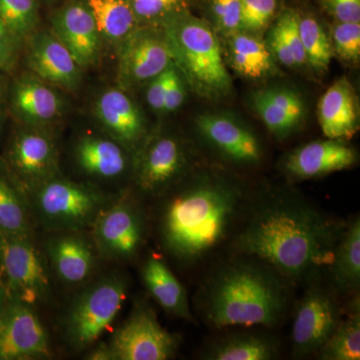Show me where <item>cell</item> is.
Listing matches in <instances>:
<instances>
[{
    "label": "cell",
    "instance_id": "6da1fadb",
    "mask_svg": "<svg viewBox=\"0 0 360 360\" xmlns=\"http://www.w3.org/2000/svg\"><path fill=\"white\" fill-rule=\"evenodd\" d=\"M345 229L309 201L274 195L252 208L233 248L266 262L290 283H312L328 269Z\"/></svg>",
    "mask_w": 360,
    "mask_h": 360
},
{
    "label": "cell",
    "instance_id": "7a4b0ae2",
    "mask_svg": "<svg viewBox=\"0 0 360 360\" xmlns=\"http://www.w3.org/2000/svg\"><path fill=\"white\" fill-rule=\"evenodd\" d=\"M156 231L162 250L181 264H193L221 245L245 207L238 184L202 174L160 196Z\"/></svg>",
    "mask_w": 360,
    "mask_h": 360
},
{
    "label": "cell",
    "instance_id": "3957f363",
    "mask_svg": "<svg viewBox=\"0 0 360 360\" xmlns=\"http://www.w3.org/2000/svg\"><path fill=\"white\" fill-rule=\"evenodd\" d=\"M288 283L266 262L241 255L206 281L198 293V309L213 328L276 326L290 304Z\"/></svg>",
    "mask_w": 360,
    "mask_h": 360
},
{
    "label": "cell",
    "instance_id": "277c9868",
    "mask_svg": "<svg viewBox=\"0 0 360 360\" xmlns=\"http://www.w3.org/2000/svg\"><path fill=\"white\" fill-rule=\"evenodd\" d=\"M172 63L184 82L198 96L221 98L231 90L232 79L212 25L182 9L160 25Z\"/></svg>",
    "mask_w": 360,
    "mask_h": 360
},
{
    "label": "cell",
    "instance_id": "5b68a950",
    "mask_svg": "<svg viewBox=\"0 0 360 360\" xmlns=\"http://www.w3.org/2000/svg\"><path fill=\"white\" fill-rule=\"evenodd\" d=\"M34 224L47 232L85 231L116 194L89 181L66 179L61 174L27 193Z\"/></svg>",
    "mask_w": 360,
    "mask_h": 360
},
{
    "label": "cell",
    "instance_id": "8992f818",
    "mask_svg": "<svg viewBox=\"0 0 360 360\" xmlns=\"http://www.w3.org/2000/svg\"><path fill=\"white\" fill-rule=\"evenodd\" d=\"M127 291L129 281L118 272L84 285L63 316V335L68 345L77 352L91 347L117 317Z\"/></svg>",
    "mask_w": 360,
    "mask_h": 360
},
{
    "label": "cell",
    "instance_id": "52a82bcc",
    "mask_svg": "<svg viewBox=\"0 0 360 360\" xmlns=\"http://www.w3.org/2000/svg\"><path fill=\"white\" fill-rule=\"evenodd\" d=\"M90 231L99 257L113 262L130 260L146 239V213L131 194L120 193L99 213Z\"/></svg>",
    "mask_w": 360,
    "mask_h": 360
},
{
    "label": "cell",
    "instance_id": "ba28073f",
    "mask_svg": "<svg viewBox=\"0 0 360 360\" xmlns=\"http://www.w3.org/2000/svg\"><path fill=\"white\" fill-rule=\"evenodd\" d=\"M191 167L186 144L169 132L149 134L134 156L132 180L144 196L160 198L184 179Z\"/></svg>",
    "mask_w": 360,
    "mask_h": 360
},
{
    "label": "cell",
    "instance_id": "9c48e42d",
    "mask_svg": "<svg viewBox=\"0 0 360 360\" xmlns=\"http://www.w3.org/2000/svg\"><path fill=\"white\" fill-rule=\"evenodd\" d=\"M32 238L0 234V281L8 297L34 307L46 300L51 281Z\"/></svg>",
    "mask_w": 360,
    "mask_h": 360
},
{
    "label": "cell",
    "instance_id": "30bf717a",
    "mask_svg": "<svg viewBox=\"0 0 360 360\" xmlns=\"http://www.w3.org/2000/svg\"><path fill=\"white\" fill-rule=\"evenodd\" d=\"M51 130L15 123L7 141L2 158L26 193L60 174L58 146Z\"/></svg>",
    "mask_w": 360,
    "mask_h": 360
},
{
    "label": "cell",
    "instance_id": "8fae6325",
    "mask_svg": "<svg viewBox=\"0 0 360 360\" xmlns=\"http://www.w3.org/2000/svg\"><path fill=\"white\" fill-rule=\"evenodd\" d=\"M116 53L117 86L129 92L148 84L174 63L160 25H139Z\"/></svg>",
    "mask_w": 360,
    "mask_h": 360
},
{
    "label": "cell",
    "instance_id": "7c38bea8",
    "mask_svg": "<svg viewBox=\"0 0 360 360\" xmlns=\"http://www.w3.org/2000/svg\"><path fill=\"white\" fill-rule=\"evenodd\" d=\"M108 345L113 360H167L174 356L179 338L160 326L153 310L139 304Z\"/></svg>",
    "mask_w": 360,
    "mask_h": 360
},
{
    "label": "cell",
    "instance_id": "4fadbf2b",
    "mask_svg": "<svg viewBox=\"0 0 360 360\" xmlns=\"http://www.w3.org/2000/svg\"><path fill=\"white\" fill-rule=\"evenodd\" d=\"M341 319L342 309L335 292L312 281L296 307L291 330L293 355L302 359L317 354Z\"/></svg>",
    "mask_w": 360,
    "mask_h": 360
},
{
    "label": "cell",
    "instance_id": "5bb4252c",
    "mask_svg": "<svg viewBox=\"0 0 360 360\" xmlns=\"http://www.w3.org/2000/svg\"><path fill=\"white\" fill-rule=\"evenodd\" d=\"M71 158L85 181L118 184L134 172V155L105 132L86 131L78 135L71 146Z\"/></svg>",
    "mask_w": 360,
    "mask_h": 360
},
{
    "label": "cell",
    "instance_id": "9a60e30c",
    "mask_svg": "<svg viewBox=\"0 0 360 360\" xmlns=\"http://www.w3.org/2000/svg\"><path fill=\"white\" fill-rule=\"evenodd\" d=\"M58 89L27 70L8 84L7 110L18 124L52 129L65 117L68 108Z\"/></svg>",
    "mask_w": 360,
    "mask_h": 360
},
{
    "label": "cell",
    "instance_id": "2e32d148",
    "mask_svg": "<svg viewBox=\"0 0 360 360\" xmlns=\"http://www.w3.org/2000/svg\"><path fill=\"white\" fill-rule=\"evenodd\" d=\"M49 336L34 307L7 296L0 310V360L46 359Z\"/></svg>",
    "mask_w": 360,
    "mask_h": 360
},
{
    "label": "cell",
    "instance_id": "e0dca14e",
    "mask_svg": "<svg viewBox=\"0 0 360 360\" xmlns=\"http://www.w3.org/2000/svg\"><path fill=\"white\" fill-rule=\"evenodd\" d=\"M92 113L103 131L134 156L148 137L143 113L129 91L120 86L103 90L92 103Z\"/></svg>",
    "mask_w": 360,
    "mask_h": 360
},
{
    "label": "cell",
    "instance_id": "ac0fdd59",
    "mask_svg": "<svg viewBox=\"0 0 360 360\" xmlns=\"http://www.w3.org/2000/svg\"><path fill=\"white\" fill-rule=\"evenodd\" d=\"M22 47L28 71L56 89L70 92L79 89L84 70L51 30L39 27Z\"/></svg>",
    "mask_w": 360,
    "mask_h": 360
},
{
    "label": "cell",
    "instance_id": "d6986e66",
    "mask_svg": "<svg viewBox=\"0 0 360 360\" xmlns=\"http://www.w3.org/2000/svg\"><path fill=\"white\" fill-rule=\"evenodd\" d=\"M51 25V32L82 70L98 63L103 42L84 0H63L52 13Z\"/></svg>",
    "mask_w": 360,
    "mask_h": 360
},
{
    "label": "cell",
    "instance_id": "ffe728a7",
    "mask_svg": "<svg viewBox=\"0 0 360 360\" xmlns=\"http://www.w3.org/2000/svg\"><path fill=\"white\" fill-rule=\"evenodd\" d=\"M45 255L59 281L66 285L89 283L96 272L98 253L84 231L49 232Z\"/></svg>",
    "mask_w": 360,
    "mask_h": 360
},
{
    "label": "cell",
    "instance_id": "44dd1931",
    "mask_svg": "<svg viewBox=\"0 0 360 360\" xmlns=\"http://www.w3.org/2000/svg\"><path fill=\"white\" fill-rule=\"evenodd\" d=\"M196 127L206 143L225 160L239 165H252L262 160L257 135L232 116L205 113L198 116Z\"/></svg>",
    "mask_w": 360,
    "mask_h": 360
},
{
    "label": "cell",
    "instance_id": "7402d4cb",
    "mask_svg": "<svg viewBox=\"0 0 360 360\" xmlns=\"http://www.w3.org/2000/svg\"><path fill=\"white\" fill-rule=\"evenodd\" d=\"M356 151L342 139L309 142L286 156L283 167L296 179L315 177L347 169L355 165Z\"/></svg>",
    "mask_w": 360,
    "mask_h": 360
},
{
    "label": "cell",
    "instance_id": "603a6c76",
    "mask_svg": "<svg viewBox=\"0 0 360 360\" xmlns=\"http://www.w3.org/2000/svg\"><path fill=\"white\" fill-rule=\"evenodd\" d=\"M319 122L328 139H350L359 125V108L352 84L342 77L336 80L319 103Z\"/></svg>",
    "mask_w": 360,
    "mask_h": 360
},
{
    "label": "cell",
    "instance_id": "cb8c5ba5",
    "mask_svg": "<svg viewBox=\"0 0 360 360\" xmlns=\"http://www.w3.org/2000/svg\"><path fill=\"white\" fill-rule=\"evenodd\" d=\"M253 110L266 129L276 136L284 137L300 127L305 117L304 101L292 89H260L251 98Z\"/></svg>",
    "mask_w": 360,
    "mask_h": 360
},
{
    "label": "cell",
    "instance_id": "d4e9b609",
    "mask_svg": "<svg viewBox=\"0 0 360 360\" xmlns=\"http://www.w3.org/2000/svg\"><path fill=\"white\" fill-rule=\"evenodd\" d=\"M141 278L146 290L168 314L194 321L186 288L163 260L155 255L146 258L141 267Z\"/></svg>",
    "mask_w": 360,
    "mask_h": 360
},
{
    "label": "cell",
    "instance_id": "484cf974",
    "mask_svg": "<svg viewBox=\"0 0 360 360\" xmlns=\"http://www.w3.org/2000/svg\"><path fill=\"white\" fill-rule=\"evenodd\" d=\"M33 227L27 194L0 156V234L32 238Z\"/></svg>",
    "mask_w": 360,
    "mask_h": 360
},
{
    "label": "cell",
    "instance_id": "4316f807",
    "mask_svg": "<svg viewBox=\"0 0 360 360\" xmlns=\"http://www.w3.org/2000/svg\"><path fill=\"white\" fill-rule=\"evenodd\" d=\"M331 285L340 295H357L360 286V221L345 226L328 267Z\"/></svg>",
    "mask_w": 360,
    "mask_h": 360
},
{
    "label": "cell",
    "instance_id": "83f0119b",
    "mask_svg": "<svg viewBox=\"0 0 360 360\" xmlns=\"http://www.w3.org/2000/svg\"><path fill=\"white\" fill-rule=\"evenodd\" d=\"M97 30L108 44L117 51L120 45L139 25L127 0H84Z\"/></svg>",
    "mask_w": 360,
    "mask_h": 360
},
{
    "label": "cell",
    "instance_id": "f1b7e54d",
    "mask_svg": "<svg viewBox=\"0 0 360 360\" xmlns=\"http://www.w3.org/2000/svg\"><path fill=\"white\" fill-rule=\"evenodd\" d=\"M229 61L245 77L262 78L274 71V56L266 44L252 33L238 32L229 35Z\"/></svg>",
    "mask_w": 360,
    "mask_h": 360
},
{
    "label": "cell",
    "instance_id": "f546056e",
    "mask_svg": "<svg viewBox=\"0 0 360 360\" xmlns=\"http://www.w3.org/2000/svg\"><path fill=\"white\" fill-rule=\"evenodd\" d=\"M279 345L272 336L240 333L224 336L206 352L210 360H270L278 355Z\"/></svg>",
    "mask_w": 360,
    "mask_h": 360
},
{
    "label": "cell",
    "instance_id": "4dcf8cb0",
    "mask_svg": "<svg viewBox=\"0 0 360 360\" xmlns=\"http://www.w3.org/2000/svg\"><path fill=\"white\" fill-rule=\"evenodd\" d=\"M270 53L281 65L300 68L307 65L302 39L298 32V13L285 8L272 21L266 41Z\"/></svg>",
    "mask_w": 360,
    "mask_h": 360
},
{
    "label": "cell",
    "instance_id": "1f68e13d",
    "mask_svg": "<svg viewBox=\"0 0 360 360\" xmlns=\"http://www.w3.org/2000/svg\"><path fill=\"white\" fill-rule=\"evenodd\" d=\"M349 314L341 319L335 330L317 355L322 360H359L360 359V311L359 295L350 305Z\"/></svg>",
    "mask_w": 360,
    "mask_h": 360
},
{
    "label": "cell",
    "instance_id": "d6a6232c",
    "mask_svg": "<svg viewBox=\"0 0 360 360\" xmlns=\"http://www.w3.org/2000/svg\"><path fill=\"white\" fill-rule=\"evenodd\" d=\"M297 13L298 32L307 58V65L316 71L326 70L333 53L330 39L316 16L309 13Z\"/></svg>",
    "mask_w": 360,
    "mask_h": 360
},
{
    "label": "cell",
    "instance_id": "836d02e7",
    "mask_svg": "<svg viewBox=\"0 0 360 360\" xmlns=\"http://www.w3.org/2000/svg\"><path fill=\"white\" fill-rule=\"evenodd\" d=\"M0 18L23 46L40 27L39 0H0Z\"/></svg>",
    "mask_w": 360,
    "mask_h": 360
},
{
    "label": "cell",
    "instance_id": "e575fe53",
    "mask_svg": "<svg viewBox=\"0 0 360 360\" xmlns=\"http://www.w3.org/2000/svg\"><path fill=\"white\" fill-rule=\"evenodd\" d=\"M139 25H158L168 16L188 9L191 0H127Z\"/></svg>",
    "mask_w": 360,
    "mask_h": 360
},
{
    "label": "cell",
    "instance_id": "d590c367",
    "mask_svg": "<svg viewBox=\"0 0 360 360\" xmlns=\"http://www.w3.org/2000/svg\"><path fill=\"white\" fill-rule=\"evenodd\" d=\"M278 0H241L240 32H260L276 20Z\"/></svg>",
    "mask_w": 360,
    "mask_h": 360
},
{
    "label": "cell",
    "instance_id": "8d00e7d4",
    "mask_svg": "<svg viewBox=\"0 0 360 360\" xmlns=\"http://www.w3.org/2000/svg\"><path fill=\"white\" fill-rule=\"evenodd\" d=\"M333 51L347 63L360 58V22H336L333 27Z\"/></svg>",
    "mask_w": 360,
    "mask_h": 360
},
{
    "label": "cell",
    "instance_id": "74e56055",
    "mask_svg": "<svg viewBox=\"0 0 360 360\" xmlns=\"http://www.w3.org/2000/svg\"><path fill=\"white\" fill-rule=\"evenodd\" d=\"M213 25L226 35L240 32L241 0H207Z\"/></svg>",
    "mask_w": 360,
    "mask_h": 360
},
{
    "label": "cell",
    "instance_id": "f35d334b",
    "mask_svg": "<svg viewBox=\"0 0 360 360\" xmlns=\"http://www.w3.org/2000/svg\"><path fill=\"white\" fill-rule=\"evenodd\" d=\"M21 49L22 45L0 18V70L6 73L13 71L20 58Z\"/></svg>",
    "mask_w": 360,
    "mask_h": 360
},
{
    "label": "cell",
    "instance_id": "ab89813d",
    "mask_svg": "<svg viewBox=\"0 0 360 360\" xmlns=\"http://www.w3.org/2000/svg\"><path fill=\"white\" fill-rule=\"evenodd\" d=\"M336 22H360V0H319Z\"/></svg>",
    "mask_w": 360,
    "mask_h": 360
},
{
    "label": "cell",
    "instance_id": "60d3db41",
    "mask_svg": "<svg viewBox=\"0 0 360 360\" xmlns=\"http://www.w3.org/2000/svg\"><path fill=\"white\" fill-rule=\"evenodd\" d=\"M186 99V84L179 71L172 65L170 71L167 92H165V104L162 113H170L181 108Z\"/></svg>",
    "mask_w": 360,
    "mask_h": 360
},
{
    "label": "cell",
    "instance_id": "b9f144b4",
    "mask_svg": "<svg viewBox=\"0 0 360 360\" xmlns=\"http://www.w3.org/2000/svg\"><path fill=\"white\" fill-rule=\"evenodd\" d=\"M172 65L168 66L167 70L161 72L158 77L153 78L148 84V89H146V101H148L150 108L158 111V112H162L163 111L165 92H167L168 82H169Z\"/></svg>",
    "mask_w": 360,
    "mask_h": 360
},
{
    "label": "cell",
    "instance_id": "7bdbcfd3",
    "mask_svg": "<svg viewBox=\"0 0 360 360\" xmlns=\"http://www.w3.org/2000/svg\"><path fill=\"white\" fill-rule=\"evenodd\" d=\"M85 359L90 360H113V355L108 343V345L106 343H99L96 347L89 349Z\"/></svg>",
    "mask_w": 360,
    "mask_h": 360
},
{
    "label": "cell",
    "instance_id": "ee69618b",
    "mask_svg": "<svg viewBox=\"0 0 360 360\" xmlns=\"http://www.w3.org/2000/svg\"><path fill=\"white\" fill-rule=\"evenodd\" d=\"M6 75L7 73L0 70V104L6 103L7 87H8V84H6Z\"/></svg>",
    "mask_w": 360,
    "mask_h": 360
},
{
    "label": "cell",
    "instance_id": "f6af8a7d",
    "mask_svg": "<svg viewBox=\"0 0 360 360\" xmlns=\"http://www.w3.org/2000/svg\"><path fill=\"white\" fill-rule=\"evenodd\" d=\"M6 111L4 108V104H0V134L4 129V122H6Z\"/></svg>",
    "mask_w": 360,
    "mask_h": 360
},
{
    "label": "cell",
    "instance_id": "bcb514c9",
    "mask_svg": "<svg viewBox=\"0 0 360 360\" xmlns=\"http://www.w3.org/2000/svg\"><path fill=\"white\" fill-rule=\"evenodd\" d=\"M6 297L7 295L6 288H4V284H2L1 281H0V310H1L2 307H4Z\"/></svg>",
    "mask_w": 360,
    "mask_h": 360
},
{
    "label": "cell",
    "instance_id": "7dc6e473",
    "mask_svg": "<svg viewBox=\"0 0 360 360\" xmlns=\"http://www.w3.org/2000/svg\"><path fill=\"white\" fill-rule=\"evenodd\" d=\"M44 1L47 2V4H56V2L61 1V0H44Z\"/></svg>",
    "mask_w": 360,
    "mask_h": 360
}]
</instances>
